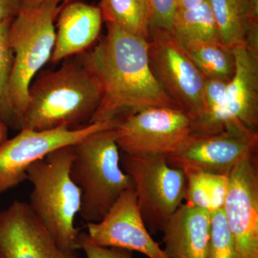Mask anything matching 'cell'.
Returning a JSON list of instances; mask_svg holds the SVG:
<instances>
[{"mask_svg":"<svg viewBox=\"0 0 258 258\" xmlns=\"http://www.w3.org/2000/svg\"><path fill=\"white\" fill-rule=\"evenodd\" d=\"M106 24V36L81 54L101 86V102L91 123L121 118L150 107L179 108L151 71L148 40L114 24Z\"/></svg>","mask_w":258,"mask_h":258,"instance_id":"obj_1","label":"cell"},{"mask_svg":"<svg viewBox=\"0 0 258 258\" xmlns=\"http://www.w3.org/2000/svg\"><path fill=\"white\" fill-rule=\"evenodd\" d=\"M102 96L101 83L81 54L60 69L41 73L29 88L22 128H78L91 124Z\"/></svg>","mask_w":258,"mask_h":258,"instance_id":"obj_2","label":"cell"},{"mask_svg":"<svg viewBox=\"0 0 258 258\" xmlns=\"http://www.w3.org/2000/svg\"><path fill=\"white\" fill-rule=\"evenodd\" d=\"M74 157V145L59 148L32 163L27 179L33 189L29 206L42 222L58 248L70 258H79L74 226L79 213L81 191L70 175Z\"/></svg>","mask_w":258,"mask_h":258,"instance_id":"obj_3","label":"cell"},{"mask_svg":"<svg viewBox=\"0 0 258 258\" xmlns=\"http://www.w3.org/2000/svg\"><path fill=\"white\" fill-rule=\"evenodd\" d=\"M115 128L88 136L74 144L70 175L81 191L79 214L88 222L101 221L125 190L135 188L122 170Z\"/></svg>","mask_w":258,"mask_h":258,"instance_id":"obj_4","label":"cell"},{"mask_svg":"<svg viewBox=\"0 0 258 258\" xmlns=\"http://www.w3.org/2000/svg\"><path fill=\"white\" fill-rule=\"evenodd\" d=\"M63 5L47 2L35 6H23L10 24L9 40L14 63L9 96L21 129L29 88L35 75L50 60L55 42L54 23Z\"/></svg>","mask_w":258,"mask_h":258,"instance_id":"obj_5","label":"cell"},{"mask_svg":"<svg viewBox=\"0 0 258 258\" xmlns=\"http://www.w3.org/2000/svg\"><path fill=\"white\" fill-rule=\"evenodd\" d=\"M166 157L120 155V166L134 180L139 211L151 235L164 231L184 200V171L171 167Z\"/></svg>","mask_w":258,"mask_h":258,"instance_id":"obj_6","label":"cell"},{"mask_svg":"<svg viewBox=\"0 0 258 258\" xmlns=\"http://www.w3.org/2000/svg\"><path fill=\"white\" fill-rule=\"evenodd\" d=\"M149 62L156 81L191 121L203 113L205 77L197 69L172 32L151 29Z\"/></svg>","mask_w":258,"mask_h":258,"instance_id":"obj_7","label":"cell"},{"mask_svg":"<svg viewBox=\"0 0 258 258\" xmlns=\"http://www.w3.org/2000/svg\"><path fill=\"white\" fill-rule=\"evenodd\" d=\"M115 132L117 146L123 154L168 156L191 134V120L179 108L150 107L120 118Z\"/></svg>","mask_w":258,"mask_h":258,"instance_id":"obj_8","label":"cell"},{"mask_svg":"<svg viewBox=\"0 0 258 258\" xmlns=\"http://www.w3.org/2000/svg\"><path fill=\"white\" fill-rule=\"evenodd\" d=\"M235 69L225 101L211 114L191 122V133L231 130L258 134V47L233 49Z\"/></svg>","mask_w":258,"mask_h":258,"instance_id":"obj_9","label":"cell"},{"mask_svg":"<svg viewBox=\"0 0 258 258\" xmlns=\"http://www.w3.org/2000/svg\"><path fill=\"white\" fill-rule=\"evenodd\" d=\"M118 120L94 122L78 128H22L18 135L0 144V194L14 189L26 180L27 169L32 163L59 148L74 145L91 134L115 128Z\"/></svg>","mask_w":258,"mask_h":258,"instance_id":"obj_10","label":"cell"},{"mask_svg":"<svg viewBox=\"0 0 258 258\" xmlns=\"http://www.w3.org/2000/svg\"><path fill=\"white\" fill-rule=\"evenodd\" d=\"M258 134L227 130L215 134H190L177 149L166 157L172 168L187 166L207 172L228 174L244 158L257 155Z\"/></svg>","mask_w":258,"mask_h":258,"instance_id":"obj_11","label":"cell"},{"mask_svg":"<svg viewBox=\"0 0 258 258\" xmlns=\"http://www.w3.org/2000/svg\"><path fill=\"white\" fill-rule=\"evenodd\" d=\"M242 159L228 174L223 211L241 258H258V161Z\"/></svg>","mask_w":258,"mask_h":258,"instance_id":"obj_12","label":"cell"},{"mask_svg":"<svg viewBox=\"0 0 258 258\" xmlns=\"http://www.w3.org/2000/svg\"><path fill=\"white\" fill-rule=\"evenodd\" d=\"M86 228L91 240L101 247L137 251L148 258H168L144 224L135 188L123 191L101 221L88 222Z\"/></svg>","mask_w":258,"mask_h":258,"instance_id":"obj_13","label":"cell"},{"mask_svg":"<svg viewBox=\"0 0 258 258\" xmlns=\"http://www.w3.org/2000/svg\"><path fill=\"white\" fill-rule=\"evenodd\" d=\"M0 258H70L57 247L28 203L0 211Z\"/></svg>","mask_w":258,"mask_h":258,"instance_id":"obj_14","label":"cell"},{"mask_svg":"<svg viewBox=\"0 0 258 258\" xmlns=\"http://www.w3.org/2000/svg\"><path fill=\"white\" fill-rule=\"evenodd\" d=\"M52 63L89 50L101 30L103 16L99 7L81 3L64 5L58 15Z\"/></svg>","mask_w":258,"mask_h":258,"instance_id":"obj_15","label":"cell"},{"mask_svg":"<svg viewBox=\"0 0 258 258\" xmlns=\"http://www.w3.org/2000/svg\"><path fill=\"white\" fill-rule=\"evenodd\" d=\"M210 219V212L181 204L163 231L168 258H207Z\"/></svg>","mask_w":258,"mask_h":258,"instance_id":"obj_16","label":"cell"},{"mask_svg":"<svg viewBox=\"0 0 258 258\" xmlns=\"http://www.w3.org/2000/svg\"><path fill=\"white\" fill-rule=\"evenodd\" d=\"M208 2L225 46L258 47V0Z\"/></svg>","mask_w":258,"mask_h":258,"instance_id":"obj_17","label":"cell"},{"mask_svg":"<svg viewBox=\"0 0 258 258\" xmlns=\"http://www.w3.org/2000/svg\"><path fill=\"white\" fill-rule=\"evenodd\" d=\"M176 40L205 79L228 81L232 79L235 69V55L232 49L221 42Z\"/></svg>","mask_w":258,"mask_h":258,"instance_id":"obj_18","label":"cell"},{"mask_svg":"<svg viewBox=\"0 0 258 258\" xmlns=\"http://www.w3.org/2000/svg\"><path fill=\"white\" fill-rule=\"evenodd\" d=\"M182 170L186 179L184 200L186 204L210 213L223 208L228 174H213L191 166Z\"/></svg>","mask_w":258,"mask_h":258,"instance_id":"obj_19","label":"cell"},{"mask_svg":"<svg viewBox=\"0 0 258 258\" xmlns=\"http://www.w3.org/2000/svg\"><path fill=\"white\" fill-rule=\"evenodd\" d=\"M98 7L106 23L149 40L152 18L148 0H101Z\"/></svg>","mask_w":258,"mask_h":258,"instance_id":"obj_20","label":"cell"},{"mask_svg":"<svg viewBox=\"0 0 258 258\" xmlns=\"http://www.w3.org/2000/svg\"><path fill=\"white\" fill-rule=\"evenodd\" d=\"M171 32L176 38L222 43L208 0L193 9L177 10Z\"/></svg>","mask_w":258,"mask_h":258,"instance_id":"obj_21","label":"cell"},{"mask_svg":"<svg viewBox=\"0 0 258 258\" xmlns=\"http://www.w3.org/2000/svg\"><path fill=\"white\" fill-rule=\"evenodd\" d=\"M12 21L0 23V120L8 128L20 131L21 126L13 111L9 96L10 77L14 63V53L9 40Z\"/></svg>","mask_w":258,"mask_h":258,"instance_id":"obj_22","label":"cell"},{"mask_svg":"<svg viewBox=\"0 0 258 258\" xmlns=\"http://www.w3.org/2000/svg\"><path fill=\"white\" fill-rule=\"evenodd\" d=\"M210 232L207 258H241L237 252L223 209L210 213Z\"/></svg>","mask_w":258,"mask_h":258,"instance_id":"obj_23","label":"cell"},{"mask_svg":"<svg viewBox=\"0 0 258 258\" xmlns=\"http://www.w3.org/2000/svg\"><path fill=\"white\" fill-rule=\"evenodd\" d=\"M228 81L218 79H205L203 88L204 109L197 119L203 118L218 109L225 101Z\"/></svg>","mask_w":258,"mask_h":258,"instance_id":"obj_24","label":"cell"},{"mask_svg":"<svg viewBox=\"0 0 258 258\" xmlns=\"http://www.w3.org/2000/svg\"><path fill=\"white\" fill-rule=\"evenodd\" d=\"M148 3L151 11L152 28L171 32L178 10V0H148Z\"/></svg>","mask_w":258,"mask_h":258,"instance_id":"obj_25","label":"cell"},{"mask_svg":"<svg viewBox=\"0 0 258 258\" xmlns=\"http://www.w3.org/2000/svg\"><path fill=\"white\" fill-rule=\"evenodd\" d=\"M78 248L83 249L87 258H133V251L118 247H104L93 243L88 234L80 231Z\"/></svg>","mask_w":258,"mask_h":258,"instance_id":"obj_26","label":"cell"},{"mask_svg":"<svg viewBox=\"0 0 258 258\" xmlns=\"http://www.w3.org/2000/svg\"><path fill=\"white\" fill-rule=\"evenodd\" d=\"M23 7V0H0V23L13 20Z\"/></svg>","mask_w":258,"mask_h":258,"instance_id":"obj_27","label":"cell"},{"mask_svg":"<svg viewBox=\"0 0 258 258\" xmlns=\"http://www.w3.org/2000/svg\"><path fill=\"white\" fill-rule=\"evenodd\" d=\"M205 1V0H178V10L193 9Z\"/></svg>","mask_w":258,"mask_h":258,"instance_id":"obj_28","label":"cell"},{"mask_svg":"<svg viewBox=\"0 0 258 258\" xmlns=\"http://www.w3.org/2000/svg\"><path fill=\"white\" fill-rule=\"evenodd\" d=\"M70 0H23V6H35V5L42 4V3H47V2H54V3H66Z\"/></svg>","mask_w":258,"mask_h":258,"instance_id":"obj_29","label":"cell"},{"mask_svg":"<svg viewBox=\"0 0 258 258\" xmlns=\"http://www.w3.org/2000/svg\"><path fill=\"white\" fill-rule=\"evenodd\" d=\"M8 138V127L0 120V144L4 143Z\"/></svg>","mask_w":258,"mask_h":258,"instance_id":"obj_30","label":"cell"}]
</instances>
